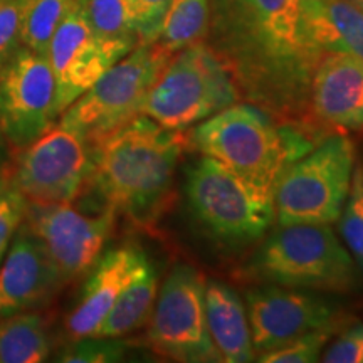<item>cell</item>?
Instances as JSON below:
<instances>
[{
  "mask_svg": "<svg viewBox=\"0 0 363 363\" xmlns=\"http://www.w3.org/2000/svg\"><path fill=\"white\" fill-rule=\"evenodd\" d=\"M147 259V254L135 246L116 247L99 256L88 271L78 305L67 316L66 330L72 340L89 337L96 331Z\"/></svg>",
  "mask_w": 363,
  "mask_h": 363,
  "instance_id": "obj_17",
  "label": "cell"
},
{
  "mask_svg": "<svg viewBox=\"0 0 363 363\" xmlns=\"http://www.w3.org/2000/svg\"><path fill=\"white\" fill-rule=\"evenodd\" d=\"M115 208L88 216L71 203L27 202L26 219L62 283L79 278L99 259L116 220Z\"/></svg>",
  "mask_w": 363,
  "mask_h": 363,
  "instance_id": "obj_12",
  "label": "cell"
},
{
  "mask_svg": "<svg viewBox=\"0 0 363 363\" xmlns=\"http://www.w3.org/2000/svg\"><path fill=\"white\" fill-rule=\"evenodd\" d=\"M333 337V331L316 330L291 340L278 348H272L257 355L261 363H315L320 362L326 343Z\"/></svg>",
  "mask_w": 363,
  "mask_h": 363,
  "instance_id": "obj_28",
  "label": "cell"
},
{
  "mask_svg": "<svg viewBox=\"0 0 363 363\" xmlns=\"http://www.w3.org/2000/svg\"><path fill=\"white\" fill-rule=\"evenodd\" d=\"M247 318L256 355L316 330L337 331L343 316L333 301L306 289L269 284L246 293Z\"/></svg>",
  "mask_w": 363,
  "mask_h": 363,
  "instance_id": "obj_13",
  "label": "cell"
},
{
  "mask_svg": "<svg viewBox=\"0 0 363 363\" xmlns=\"http://www.w3.org/2000/svg\"><path fill=\"white\" fill-rule=\"evenodd\" d=\"M78 0H24L22 4V45L45 54L59 26L65 22Z\"/></svg>",
  "mask_w": 363,
  "mask_h": 363,
  "instance_id": "obj_23",
  "label": "cell"
},
{
  "mask_svg": "<svg viewBox=\"0 0 363 363\" xmlns=\"http://www.w3.org/2000/svg\"><path fill=\"white\" fill-rule=\"evenodd\" d=\"M51 353L44 320L35 313H16L0 321V363H39Z\"/></svg>",
  "mask_w": 363,
  "mask_h": 363,
  "instance_id": "obj_21",
  "label": "cell"
},
{
  "mask_svg": "<svg viewBox=\"0 0 363 363\" xmlns=\"http://www.w3.org/2000/svg\"><path fill=\"white\" fill-rule=\"evenodd\" d=\"M7 152H9V143H7L6 136H4V133H2V128H0V167H2L4 162H6Z\"/></svg>",
  "mask_w": 363,
  "mask_h": 363,
  "instance_id": "obj_32",
  "label": "cell"
},
{
  "mask_svg": "<svg viewBox=\"0 0 363 363\" xmlns=\"http://www.w3.org/2000/svg\"><path fill=\"white\" fill-rule=\"evenodd\" d=\"M30 203H71L83 194L91 174V148L59 123L27 147L17 150L7 170Z\"/></svg>",
  "mask_w": 363,
  "mask_h": 363,
  "instance_id": "obj_10",
  "label": "cell"
},
{
  "mask_svg": "<svg viewBox=\"0 0 363 363\" xmlns=\"http://www.w3.org/2000/svg\"><path fill=\"white\" fill-rule=\"evenodd\" d=\"M233 74L211 45L177 51L145 99L142 115L163 128L185 131L240 101Z\"/></svg>",
  "mask_w": 363,
  "mask_h": 363,
  "instance_id": "obj_6",
  "label": "cell"
},
{
  "mask_svg": "<svg viewBox=\"0 0 363 363\" xmlns=\"http://www.w3.org/2000/svg\"><path fill=\"white\" fill-rule=\"evenodd\" d=\"M325 363H363V323L345 330L340 337L321 353Z\"/></svg>",
  "mask_w": 363,
  "mask_h": 363,
  "instance_id": "obj_30",
  "label": "cell"
},
{
  "mask_svg": "<svg viewBox=\"0 0 363 363\" xmlns=\"http://www.w3.org/2000/svg\"><path fill=\"white\" fill-rule=\"evenodd\" d=\"M337 222L343 246L363 272V165L360 162L355 163L350 190Z\"/></svg>",
  "mask_w": 363,
  "mask_h": 363,
  "instance_id": "obj_25",
  "label": "cell"
},
{
  "mask_svg": "<svg viewBox=\"0 0 363 363\" xmlns=\"http://www.w3.org/2000/svg\"><path fill=\"white\" fill-rule=\"evenodd\" d=\"M355 163V147L347 135H326L281 174L272 195L278 225L337 222Z\"/></svg>",
  "mask_w": 363,
  "mask_h": 363,
  "instance_id": "obj_7",
  "label": "cell"
},
{
  "mask_svg": "<svg viewBox=\"0 0 363 363\" xmlns=\"http://www.w3.org/2000/svg\"><path fill=\"white\" fill-rule=\"evenodd\" d=\"M57 89L45 54L22 45L0 66V128L9 148L21 150L56 125Z\"/></svg>",
  "mask_w": 363,
  "mask_h": 363,
  "instance_id": "obj_11",
  "label": "cell"
},
{
  "mask_svg": "<svg viewBox=\"0 0 363 363\" xmlns=\"http://www.w3.org/2000/svg\"><path fill=\"white\" fill-rule=\"evenodd\" d=\"M185 197L194 219L222 246L256 242L274 219L272 199L206 155L187 170Z\"/></svg>",
  "mask_w": 363,
  "mask_h": 363,
  "instance_id": "obj_8",
  "label": "cell"
},
{
  "mask_svg": "<svg viewBox=\"0 0 363 363\" xmlns=\"http://www.w3.org/2000/svg\"><path fill=\"white\" fill-rule=\"evenodd\" d=\"M136 45L131 40L104 39L94 34L79 11L78 0L45 52L56 78L59 116Z\"/></svg>",
  "mask_w": 363,
  "mask_h": 363,
  "instance_id": "obj_14",
  "label": "cell"
},
{
  "mask_svg": "<svg viewBox=\"0 0 363 363\" xmlns=\"http://www.w3.org/2000/svg\"><path fill=\"white\" fill-rule=\"evenodd\" d=\"M311 43L321 52H345L363 59V11L350 0H303Z\"/></svg>",
  "mask_w": 363,
  "mask_h": 363,
  "instance_id": "obj_19",
  "label": "cell"
},
{
  "mask_svg": "<svg viewBox=\"0 0 363 363\" xmlns=\"http://www.w3.org/2000/svg\"><path fill=\"white\" fill-rule=\"evenodd\" d=\"M62 284L40 240L22 222L0 264V316L48 301Z\"/></svg>",
  "mask_w": 363,
  "mask_h": 363,
  "instance_id": "obj_15",
  "label": "cell"
},
{
  "mask_svg": "<svg viewBox=\"0 0 363 363\" xmlns=\"http://www.w3.org/2000/svg\"><path fill=\"white\" fill-rule=\"evenodd\" d=\"M206 286V278L194 266H174L158 289L148 320L147 338L153 352L174 362H222L208 333Z\"/></svg>",
  "mask_w": 363,
  "mask_h": 363,
  "instance_id": "obj_9",
  "label": "cell"
},
{
  "mask_svg": "<svg viewBox=\"0 0 363 363\" xmlns=\"http://www.w3.org/2000/svg\"><path fill=\"white\" fill-rule=\"evenodd\" d=\"M207 325L212 342L225 363H247L256 357L242 298L220 281L206 286Z\"/></svg>",
  "mask_w": 363,
  "mask_h": 363,
  "instance_id": "obj_18",
  "label": "cell"
},
{
  "mask_svg": "<svg viewBox=\"0 0 363 363\" xmlns=\"http://www.w3.org/2000/svg\"><path fill=\"white\" fill-rule=\"evenodd\" d=\"M211 22L208 0H172L163 17L157 43L172 52L203 43Z\"/></svg>",
  "mask_w": 363,
  "mask_h": 363,
  "instance_id": "obj_22",
  "label": "cell"
},
{
  "mask_svg": "<svg viewBox=\"0 0 363 363\" xmlns=\"http://www.w3.org/2000/svg\"><path fill=\"white\" fill-rule=\"evenodd\" d=\"M158 294V272L148 259L143 262L133 279L126 284L120 296L104 316L94 337H123L138 330L152 316Z\"/></svg>",
  "mask_w": 363,
  "mask_h": 363,
  "instance_id": "obj_20",
  "label": "cell"
},
{
  "mask_svg": "<svg viewBox=\"0 0 363 363\" xmlns=\"http://www.w3.org/2000/svg\"><path fill=\"white\" fill-rule=\"evenodd\" d=\"M126 343L120 337H89L76 338L59 353L57 362L66 363H110L123 360Z\"/></svg>",
  "mask_w": 363,
  "mask_h": 363,
  "instance_id": "obj_26",
  "label": "cell"
},
{
  "mask_svg": "<svg viewBox=\"0 0 363 363\" xmlns=\"http://www.w3.org/2000/svg\"><path fill=\"white\" fill-rule=\"evenodd\" d=\"M22 4L24 0H0V66L22 48Z\"/></svg>",
  "mask_w": 363,
  "mask_h": 363,
  "instance_id": "obj_29",
  "label": "cell"
},
{
  "mask_svg": "<svg viewBox=\"0 0 363 363\" xmlns=\"http://www.w3.org/2000/svg\"><path fill=\"white\" fill-rule=\"evenodd\" d=\"M352 4H355V6L360 9V11H363V0H350Z\"/></svg>",
  "mask_w": 363,
  "mask_h": 363,
  "instance_id": "obj_33",
  "label": "cell"
},
{
  "mask_svg": "<svg viewBox=\"0 0 363 363\" xmlns=\"http://www.w3.org/2000/svg\"><path fill=\"white\" fill-rule=\"evenodd\" d=\"M247 272L259 283L306 291L352 293L360 286V269L331 224L278 225Z\"/></svg>",
  "mask_w": 363,
  "mask_h": 363,
  "instance_id": "obj_4",
  "label": "cell"
},
{
  "mask_svg": "<svg viewBox=\"0 0 363 363\" xmlns=\"http://www.w3.org/2000/svg\"><path fill=\"white\" fill-rule=\"evenodd\" d=\"M138 19L140 44L155 43L172 0H131Z\"/></svg>",
  "mask_w": 363,
  "mask_h": 363,
  "instance_id": "obj_31",
  "label": "cell"
},
{
  "mask_svg": "<svg viewBox=\"0 0 363 363\" xmlns=\"http://www.w3.org/2000/svg\"><path fill=\"white\" fill-rule=\"evenodd\" d=\"M311 111L323 128L363 130V59L325 52L313 72Z\"/></svg>",
  "mask_w": 363,
  "mask_h": 363,
  "instance_id": "obj_16",
  "label": "cell"
},
{
  "mask_svg": "<svg viewBox=\"0 0 363 363\" xmlns=\"http://www.w3.org/2000/svg\"><path fill=\"white\" fill-rule=\"evenodd\" d=\"M79 11L99 38L140 44L138 19L131 0H79Z\"/></svg>",
  "mask_w": 363,
  "mask_h": 363,
  "instance_id": "obj_24",
  "label": "cell"
},
{
  "mask_svg": "<svg viewBox=\"0 0 363 363\" xmlns=\"http://www.w3.org/2000/svg\"><path fill=\"white\" fill-rule=\"evenodd\" d=\"M189 145L184 131L163 128L140 115L91 148L93 189L138 229L158 224L174 192L175 172Z\"/></svg>",
  "mask_w": 363,
  "mask_h": 363,
  "instance_id": "obj_2",
  "label": "cell"
},
{
  "mask_svg": "<svg viewBox=\"0 0 363 363\" xmlns=\"http://www.w3.org/2000/svg\"><path fill=\"white\" fill-rule=\"evenodd\" d=\"M175 52L160 43H143L121 57L86 93L69 104L57 123L89 147L142 115L145 99Z\"/></svg>",
  "mask_w": 363,
  "mask_h": 363,
  "instance_id": "obj_5",
  "label": "cell"
},
{
  "mask_svg": "<svg viewBox=\"0 0 363 363\" xmlns=\"http://www.w3.org/2000/svg\"><path fill=\"white\" fill-rule=\"evenodd\" d=\"M212 48L240 98L284 125L325 138L310 91L321 52L308 34L303 0H214Z\"/></svg>",
  "mask_w": 363,
  "mask_h": 363,
  "instance_id": "obj_1",
  "label": "cell"
},
{
  "mask_svg": "<svg viewBox=\"0 0 363 363\" xmlns=\"http://www.w3.org/2000/svg\"><path fill=\"white\" fill-rule=\"evenodd\" d=\"M323 138L276 121L252 103H234L195 125L189 145L272 199L283 172Z\"/></svg>",
  "mask_w": 363,
  "mask_h": 363,
  "instance_id": "obj_3",
  "label": "cell"
},
{
  "mask_svg": "<svg viewBox=\"0 0 363 363\" xmlns=\"http://www.w3.org/2000/svg\"><path fill=\"white\" fill-rule=\"evenodd\" d=\"M27 201L16 187L9 172L0 170V264L13 235L26 219Z\"/></svg>",
  "mask_w": 363,
  "mask_h": 363,
  "instance_id": "obj_27",
  "label": "cell"
}]
</instances>
